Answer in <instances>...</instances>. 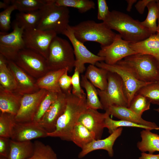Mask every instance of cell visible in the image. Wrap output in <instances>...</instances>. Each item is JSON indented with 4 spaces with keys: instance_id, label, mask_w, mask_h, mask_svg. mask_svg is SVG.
I'll return each instance as SVG.
<instances>
[{
    "instance_id": "19",
    "label": "cell",
    "mask_w": 159,
    "mask_h": 159,
    "mask_svg": "<svg viewBox=\"0 0 159 159\" xmlns=\"http://www.w3.org/2000/svg\"><path fill=\"white\" fill-rule=\"evenodd\" d=\"M123 128L117 129L107 138L103 139H95L86 145L79 153L78 157L82 158L90 153L97 150H104L107 152L109 156L112 157L114 155L113 147L115 142L121 135Z\"/></svg>"
},
{
    "instance_id": "21",
    "label": "cell",
    "mask_w": 159,
    "mask_h": 159,
    "mask_svg": "<svg viewBox=\"0 0 159 159\" xmlns=\"http://www.w3.org/2000/svg\"><path fill=\"white\" fill-rule=\"evenodd\" d=\"M23 95L8 91L0 86V111L15 116L20 106Z\"/></svg>"
},
{
    "instance_id": "48",
    "label": "cell",
    "mask_w": 159,
    "mask_h": 159,
    "mask_svg": "<svg viewBox=\"0 0 159 159\" xmlns=\"http://www.w3.org/2000/svg\"><path fill=\"white\" fill-rule=\"evenodd\" d=\"M126 1L127 3L126 11L128 12H130L132 8L133 4L137 2V0H126Z\"/></svg>"
},
{
    "instance_id": "8",
    "label": "cell",
    "mask_w": 159,
    "mask_h": 159,
    "mask_svg": "<svg viewBox=\"0 0 159 159\" xmlns=\"http://www.w3.org/2000/svg\"><path fill=\"white\" fill-rule=\"evenodd\" d=\"M95 65L108 72L118 74L122 81L128 102V107L133 98L143 87L153 82H146L138 80L125 66L119 63L110 65L103 61L97 62Z\"/></svg>"
},
{
    "instance_id": "34",
    "label": "cell",
    "mask_w": 159,
    "mask_h": 159,
    "mask_svg": "<svg viewBox=\"0 0 159 159\" xmlns=\"http://www.w3.org/2000/svg\"><path fill=\"white\" fill-rule=\"evenodd\" d=\"M54 1L57 6L75 8L80 13H85L95 7V2L91 0H54Z\"/></svg>"
},
{
    "instance_id": "39",
    "label": "cell",
    "mask_w": 159,
    "mask_h": 159,
    "mask_svg": "<svg viewBox=\"0 0 159 159\" xmlns=\"http://www.w3.org/2000/svg\"><path fill=\"white\" fill-rule=\"evenodd\" d=\"M58 93L47 92L42 101L32 122L38 123L41 119L51 105L55 101Z\"/></svg>"
},
{
    "instance_id": "41",
    "label": "cell",
    "mask_w": 159,
    "mask_h": 159,
    "mask_svg": "<svg viewBox=\"0 0 159 159\" xmlns=\"http://www.w3.org/2000/svg\"><path fill=\"white\" fill-rule=\"evenodd\" d=\"M79 71L74 69V73L72 77V93L74 96L80 98H87L86 94L82 89Z\"/></svg>"
},
{
    "instance_id": "18",
    "label": "cell",
    "mask_w": 159,
    "mask_h": 159,
    "mask_svg": "<svg viewBox=\"0 0 159 159\" xmlns=\"http://www.w3.org/2000/svg\"><path fill=\"white\" fill-rule=\"evenodd\" d=\"M109 115L107 112L101 113L97 110L87 108L81 115L78 122L93 132L96 140L100 139L105 128V119Z\"/></svg>"
},
{
    "instance_id": "17",
    "label": "cell",
    "mask_w": 159,
    "mask_h": 159,
    "mask_svg": "<svg viewBox=\"0 0 159 159\" xmlns=\"http://www.w3.org/2000/svg\"><path fill=\"white\" fill-rule=\"evenodd\" d=\"M8 67L12 73L16 83L14 92L22 95L35 92L39 89L37 80L18 66L13 61L7 60Z\"/></svg>"
},
{
    "instance_id": "36",
    "label": "cell",
    "mask_w": 159,
    "mask_h": 159,
    "mask_svg": "<svg viewBox=\"0 0 159 159\" xmlns=\"http://www.w3.org/2000/svg\"><path fill=\"white\" fill-rule=\"evenodd\" d=\"M151 102L146 97L137 93L131 101L128 108L141 117L144 112L150 108Z\"/></svg>"
},
{
    "instance_id": "29",
    "label": "cell",
    "mask_w": 159,
    "mask_h": 159,
    "mask_svg": "<svg viewBox=\"0 0 159 159\" xmlns=\"http://www.w3.org/2000/svg\"><path fill=\"white\" fill-rule=\"evenodd\" d=\"M80 84L86 92L87 107L92 109H103L102 105L98 97L97 89L85 77L81 76Z\"/></svg>"
},
{
    "instance_id": "9",
    "label": "cell",
    "mask_w": 159,
    "mask_h": 159,
    "mask_svg": "<svg viewBox=\"0 0 159 159\" xmlns=\"http://www.w3.org/2000/svg\"><path fill=\"white\" fill-rule=\"evenodd\" d=\"M14 61L18 66L36 80L49 71L45 58L26 48L19 52Z\"/></svg>"
},
{
    "instance_id": "45",
    "label": "cell",
    "mask_w": 159,
    "mask_h": 159,
    "mask_svg": "<svg viewBox=\"0 0 159 159\" xmlns=\"http://www.w3.org/2000/svg\"><path fill=\"white\" fill-rule=\"evenodd\" d=\"M151 0H140L137 1L135 6L138 12L140 14L144 13L145 8Z\"/></svg>"
},
{
    "instance_id": "32",
    "label": "cell",
    "mask_w": 159,
    "mask_h": 159,
    "mask_svg": "<svg viewBox=\"0 0 159 159\" xmlns=\"http://www.w3.org/2000/svg\"><path fill=\"white\" fill-rule=\"evenodd\" d=\"M52 0H12L11 4L15 5L19 12H27L43 9Z\"/></svg>"
},
{
    "instance_id": "7",
    "label": "cell",
    "mask_w": 159,
    "mask_h": 159,
    "mask_svg": "<svg viewBox=\"0 0 159 159\" xmlns=\"http://www.w3.org/2000/svg\"><path fill=\"white\" fill-rule=\"evenodd\" d=\"M107 85L103 90L97 89L98 95L105 111L110 106L128 107V102L122 80L117 74L108 72Z\"/></svg>"
},
{
    "instance_id": "31",
    "label": "cell",
    "mask_w": 159,
    "mask_h": 159,
    "mask_svg": "<svg viewBox=\"0 0 159 159\" xmlns=\"http://www.w3.org/2000/svg\"><path fill=\"white\" fill-rule=\"evenodd\" d=\"M147 7L148 13L145 19L141 22L142 25L147 29L151 35L156 34V21L159 17V6L156 0H151Z\"/></svg>"
},
{
    "instance_id": "28",
    "label": "cell",
    "mask_w": 159,
    "mask_h": 159,
    "mask_svg": "<svg viewBox=\"0 0 159 159\" xmlns=\"http://www.w3.org/2000/svg\"><path fill=\"white\" fill-rule=\"evenodd\" d=\"M7 62V60L0 54V86L5 90L14 92L16 89V83Z\"/></svg>"
},
{
    "instance_id": "26",
    "label": "cell",
    "mask_w": 159,
    "mask_h": 159,
    "mask_svg": "<svg viewBox=\"0 0 159 159\" xmlns=\"http://www.w3.org/2000/svg\"><path fill=\"white\" fill-rule=\"evenodd\" d=\"M140 133L141 140L137 144L140 151L142 152H148L152 154L159 151V135L146 129L142 130Z\"/></svg>"
},
{
    "instance_id": "40",
    "label": "cell",
    "mask_w": 159,
    "mask_h": 159,
    "mask_svg": "<svg viewBox=\"0 0 159 159\" xmlns=\"http://www.w3.org/2000/svg\"><path fill=\"white\" fill-rule=\"evenodd\" d=\"M16 10L15 5L11 4L7 8L0 13V29L1 32H6L11 26V15L12 12Z\"/></svg>"
},
{
    "instance_id": "6",
    "label": "cell",
    "mask_w": 159,
    "mask_h": 159,
    "mask_svg": "<svg viewBox=\"0 0 159 159\" xmlns=\"http://www.w3.org/2000/svg\"><path fill=\"white\" fill-rule=\"evenodd\" d=\"M69 11L67 7L56 5L54 0L43 10L40 21L36 27L39 29L52 31L62 34L69 25Z\"/></svg>"
},
{
    "instance_id": "46",
    "label": "cell",
    "mask_w": 159,
    "mask_h": 159,
    "mask_svg": "<svg viewBox=\"0 0 159 159\" xmlns=\"http://www.w3.org/2000/svg\"><path fill=\"white\" fill-rule=\"evenodd\" d=\"M141 155L139 158V159H159V154H153L142 152Z\"/></svg>"
},
{
    "instance_id": "50",
    "label": "cell",
    "mask_w": 159,
    "mask_h": 159,
    "mask_svg": "<svg viewBox=\"0 0 159 159\" xmlns=\"http://www.w3.org/2000/svg\"><path fill=\"white\" fill-rule=\"evenodd\" d=\"M155 110L157 112H159V107L155 109Z\"/></svg>"
},
{
    "instance_id": "16",
    "label": "cell",
    "mask_w": 159,
    "mask_h": 159,
    "mask_svg": "<svg viewBox=\"0 0 159 159\" xmlns=\"http://www.w3.org/2000/svg\"><path fill=\"white\" fill-rule=\"evenodd\" d=\"M66 104V94L62 92L58 93L56 100L38 122L47 133L51 132L55 130L57 121L63 113Z\"/></svg>"
},
{
    "instance_id": "43",
    "label": "cell",
    "mask_w": 159,
    "mask_h": 159,
    "mask_svg": "<svg viewBox=\"0 0 159 159\" xmlns=\"http://www.w3.org/2000/svg\"><path fill=\"white\" fill-rule=\"evenodd\" d=\"M97 4V18L103 22L108 16L110 11L105 0H98Z\"/></svg>"
},
{
    "instance_id": "13",
    "label": "cell",
    "mask_w": 159,
    "mask_h": 159,
    "mask_svg": "<svg viewBox=\"0 0 159 159\" xmlns=\"http://www.w3.org/2000/svg\"><path fill=\"white\" fill-rule=\"evenodd\" d=\"M130 43L124 40L119 34H116L114 39L109 45L101 47L97 55L104 57L105 62L112 65L125 57L137 53L130 47Z\"/></svg>"
},
{
    "instance_id": "33",
    "label": "cell",
    "mask_w": 159,
    "mask_h": 159,
    "mask_svg": "<svg viewBox=\"0 0 159 159\" xmlns=\"http://www.w3.org/2000/svg\"><path fill=\"white\" fill-rule=\"evenodd\" d=\"M34 152L27 159H58L57 155L49 145L36 140L33 142Z\"/></svg>"
},
{
    "instance_id": "25",
    "label": "cell",
    "mask_w": 159,
    "mask_h": 159,
    "mask_svg": "<svg viewBox=\"0 0 159 159\" xmlns=\"http://www.w3.org/2000/svg\"><path fill=\"white\" fill-rule=\"evenodd\" d=\"M34 149L33 143L31 141L19 142L10 139L7 159H27L32 155Z\"/></svg>"
},
{
    "instance_id": "2",
    "label": "cell",
    "mask_w": 159,
    "mask_h": 159,
    "mask_svg": "<svg viewBox=\"0 0 159 159\" xmlns=\"http://www.w3.org/2000/svg\"><path fill=\"white\" fill-rule=\"evenodd\" d=\"M66 95L65 110L58 120L55 130L47 133V135L48 137H57L62 140L71 141L72 129L81 115L87 107L86 98H80L72 92Z\"/></svg>"
},
{
    "instance_id": "3",
    "label": "cell",
    "mask_w": 159,
    "mask_h": 159,
    "mask_svg": "<svg viewBox=\"0 0 159 159\" xmlns=\"http://www.w3.org/2000/svg\"><path fill=\"white\" fill-rule=\"evenodd\" d=\"M70 26L75 37L80 42H96L100 44L101 47L111 44L116 34L103 22L97 23L87 20Z\"/></svg>"
},
{
    "instance_id": "35",
    "label": "cell",
    "mask_w": 159,
    "mask_h": 159,
    "mask_svg": "<svg viewBox=\"0 0 159 159\" xmlns=\"http://www.w3.org/2000/svg\"><path fill=\"white\" fill-rule=\"evenodd\" d=\"M15 116L9 113L0 112V137L11 138L15 122Z\"/></svg>"
},
{
    "instance_id": "15",
    "label": "cell",
    "mask_w": 159,
    "mask_h": 159,
    "mask_svg": "<svg viewBox=\"0 0 159 159\" xmlns=\"http://www.w3.org/2000/svg\"><path fill=\"white\" fill-rule=\"evenodd\" d=\"M47 136V132L38 123L33 122L19 123L15 122L10 139L14 141L21 142Z\"/></svg>"
},
{
    "instance_id": "10",
    "label": "cell",
    "mask_w": 159,
    "mask_h": 159,
    "mask_svg": "<svg viewBox=\"0 0 159 159\" xmlns=\"http://www.w3.org/2000/svg\"><path fill=\"white\" fill-rule=\"evenodd\" d=\"M10 33L0 32V54L7 60L14 61L19 52L26 48L23 34L24 29L16 20L12 23Z\"/></svg>"
},
{
    "instance_id": "54",
    "label": "cell",
    "mask_w": 159,
    "mask_h": 159,
    "mask_svg": "<svg viewBox=\"0 0 159 159\" xmlns=\"http://www.w3.org/2000/svg\"><path fill=\"white\" fill-rule=\"evenodd\" d=\"M158 82V83L159 84V81Z\"/></svg>"
},
{
    "instance_id": "5",
    "label": "cell",
    "mask_w": 159,
    "mask_h": 159,
    "mask_svg": "<svg viewBox=\"0 0 159 159\" xmlns=\"http://www.w3.org/2000/svg\"><path fill=\"white\" fill-rule=\"evenodd\" d=\"M46 62L49 71L67 68L71 72L75 62L72 46L66 39L57 35L50 44Z\"/></svg>"
},
{
    "instance_id": "27",
    "label": "cell",
    "mask_w": 159,
    "mask_h": 159,
    "mask_svg": "<svg viewBox=\"0 0 159 159\" xmlns=\"http://www.w3.org/2000/svg\"><path fill=\"white\" fill-rule=\"evenodd\" d=\"M95 134L80 122H77L72 132L71 141L81 149L94 140Z\"/></svg>"
},
{
    "instance_id": "38",
    "label": "cell",
    "mask_w": 159,
    "mask_h": 159,
    "mask_svg": "<svg viewBox=\"0 0 159 159\" xmlns=\"http://www.w3.org/2000/svg\"><path fill=\"white\" fill-rule=\"evenodd\" d=\"M137 93L147 98L151 103L159 105V84L153 82L141 88Z\"/></svg>"
},
{
    "instance_id": "11",
    "label": "cell",
    "mask_w": 159,
    "mask_h": 159,
    "mask_svg": "<svg viewBox=\"0 0 159 159\" xmlns=\"http://www.w3.org/2000/svg\"><path fill=\"white\" fill-rule=\"evenodd\" d=\"M57 34L52 31L42 30L36 28L25 30L23 34L26 48L47 58L50 44Z\"/></svg>"
},
{
    "instance_id": "20",
    "label": "cell",
    "mask_w": 159,
    "mask_h": 159,
    "mask_svg": "<svg viewBox=\"0 0 159 159\" xmlns=\"http://www.w3.org/2000/svg\"><path fill=\"white\" fill-rule=\"evenodd\" d=\"M110 115L120 119L147 126L153 130H159V127L155 122L146 121L138 116L129 108L123 106H112L106 111Z\"/></svg>"
},
{
    "instance_id": "44",
    "label": "cell",
    "mask_w": 159,
    "mask_h": 159,
    "mask_svg": "<svg viewBox=\"0 0 159 159\" xmlns=\"http://www.w3.org/2000/svg\"><path fill=\"white\" fill-rule=\"evenodd\" d=\"M10 138L0 137V158L7 159L10 149Z\"/></svg>"
},
{
    "instance_id": "47",
    "label": "cell",
    "mask_w": 159,
    "mask_h": 159,
    "mask_svg": "<svg viewBox=\"0 0 159 159\" xmlns=\"http://www.w3.org/2000/svg\"><path fill=\"white\" fill-rule=\"evenodd\" d=\"M11 4V0H4L3 1H0V8L4 10L7 8Z\"/></svg>"
},
{
    "instance_id": "12",
    "label": "cell",
    "mask_w": 159,
    "mask_h": 159,
    "mask_svg": "<svg viewBox=\"0 0 159 159\" xmlns=\"http://www.w3.org/2000/svg\"><path fill=\"white\" fill-rule=\"evenodd\" d=\"M62 34L66 36L72 44L75 57L74 67L80 73H82L86 70L85 64L89 63L95 65L97 62L104 61V57L91 52L84 43L76 39L70 25L67 26Z\"/></svg>"
},
{
    "instance_id": "23",
    "label": "cell",
    "mask_w": 159,
    "mask_h": 159,
    "mask_svg": "<svg viewBox=\"0 0 159 159\" xmlns=\"http://www.w3.org/2000/svg\"><path fill=\"white\" fill-rule=\"evenodd\" d=\"M67 69L49 71L37 80V87L39 89H44L48 92L57 93L62 92L59 84V81Z\"/></svg>"
},
{
    "instance_id": "22",
    "label": "cell",
    "mask_w": 159,
    "mask_h": 159,
    "mask_svg": "<svg viewBox=\"0 0 159 159\" xmlns=\"http://www.w3.org/2000/svg\"><path fill=\"white\" fill-rule=\"evenodd\" d=\"M132 49L136 53L152 56L159 60V37L156 34L135 43H130Z\"/></svg>"
},
{
    "instance_id": "51",
    "label": "cell",
    "mask_w": 159,
    "mask_h": 159,
    "mask_svg": "<svg viewBox=\"0 0 159 159\" xmlns=\"http://www.w3.org/2000/svg\"><path fill=\"white\" fill-rule=\"evenodd\" d=\"M156 2L159 6V0H157Z\"/></svg>"
},
{
    "instance_id": "55",
    "label": "cell",
    "mask_w": 159,
    "mask_h": 159,
    "mask_svg": "<svg viewBox=\"0 0 159 159\" xmlns=\"http://www.w3.org/2000/svg\"></svg>"
},
{
    "instance_id": "49",
    "label": "cell",
    "mask_w": 159,
    "mask_h": 159,
    "mask_svg": "<svg viewBox=\"0 0 159 159\" xmlns=\"http://www.w3.org/2000/svg\"><path fill=\"white\" fill-rule=\"evenodd\" d=\"M158 25H157L156 29V34L159 37V17L158 19Z\"/></svg>"
},
{
    "instance_id": "30",
    "label": "cell",
    "mask_w": 159,
    "mask_h": 159,
    "mask_svg": "<svg viewBox=\"0 0 159 159\" xmlns=\"http://www.w3.org/2000/svg\"><path fill=\"white\" fill-rule=\"evenodd\" d=\"M43 9L29 12H19L16 15L15 20L24 30L36 28L41 19Z\"/></svg>"
},
{
    "instance_id": "52",
    "label": "cell",
    "mask_w": 159,
    "mask_h": 159,
    "mask_svg": "<svg viewBox=\"0 0 159 159\" xmlns=\"http://www.w3.org/2000/svg\"><path fill=\"white\" fill-rule=\"evenodd\" d=\"M0 159H7L6 158H0Z\"/></svg>"
},
{
    "instance_id": "4",
    "label": "cell",
    "mask_w": 159,
    "mask_h": 159,
    "mask_svg": "<svg viewBox=\"0 0 159 159\" xmlns=\"http://www.w3.org/2000/svg\"><path fill=\"white\" fill-rule=\"evenodd\" d=\"M118 62L127 67L140 81L150 82L159 81L158 61L152 56L137 53Z\"/></svg>"
},
{
    "instance_id": "24",
    "label": "cell",
    "mask_w": 159,
    "mask_h": 159,
    "mask_svg": "<svg viewBox=\"0 0 159 159\" xmlns=\"http://www.w3.org/2000/svg\"><path fill=\"white\" fill-rule=\"evenodd\" d=\"M108 72L105 69L90 64L86 69L84 75L95 87L103 90L107 87Z\"/></svg>"
},
{
    "instance_id": "42",
    "label": "cell",
    "mask_w": 159,
    "mask_h": 159,
    "mask_svg": "<svg viewBox=\"0 0 159 159\" xmlns=\"http://www.w3.org/2000/svg\"><path fill=\"white\" fill-rule=\"evenodd\" d=\"M68 69H67L60 78L59 84L62 92L67 94L72 92V77L68 75Z\"/></svg>"
},
{
    "instance_id": "37",
    "label": "cell",
    "mask_w": 159,
    "mask_h": 159,
    "mask_svg": "<svg viewBox=\"0 0 159 159\" xmlns=\"http://www.w3.org/2000/svg\"><path fill=\"white\" fill-rule=\"evenodd\" d=\"M105 127L108 130V132L111 134L117 129L122 127H133L143 128L150 130H153L152 128L147 126L138 124L130 121L120 120H115L111 119L110 115H108L105 120Z\"/></svg>"
},
{
    "instance_id": "1",
    "label": "cell",
    "mask_w": 159,
    "mask_h": 159,
    "mask_svg": "<svg viewBox=\"0 0 159 159\" xmlns=\"http://www.w3.org/2000/svg\"><path fill=\"white\" fill-rule=\"evenodd\" d=\"M112 30L118 32L122 38L130 43H135L149 37L151 34L141 22L128 14L113 10L104 21Z\"/></svg>"
},
{
    "instance_id": "14",
    "label": "cell",
    "mask_w": 159,
    "mask_h": 159,
    "mask_svg": "<svg viewBox=\"0 0 159 159\" xmlns=\"http://www.w3.org/2000/svg\"><path fill=\"white\" fill-rule=\"evenodd\" d=\"M47 92L45 90L40 89L35 92L23 95L19 109L15 116V122L19 123L32 122Z\"/></svg>"
},
{
    "instance_id": "53",
    "label": "cell",
    "mask_w": 159,
    "mask_h": 159,
    "mask_svg": "<svg viewBox=\"0 0 159 159\" xmlns=\"http://www.w3.org/2000/svg\"><path fill=\"white\" fill-rule=\"evenodd\" d=\"M158 66H159V60L158 61Z\"/></svg>"
}]
</instances>
